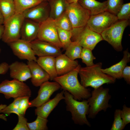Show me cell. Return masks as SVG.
I'll use <instances>...</instances> for the list:
<instances>
[{"label": "cell", "instance_id": "cell-1", "mask_svg": "<svg viewBox=\"0 0 130 130\" xmlns=\"http://www.w3.org/2000/svg\"><path fill=\"white\" fill-rule=\"evenodd\" d=\"M81 65L64 75L58 76L53 80L58 83L61 88L68 91L75 99L79 101L87 99L91 95L90 90L84 87L79 82L78 75Z\"/></svg>", "mask_w": 130, "mask_h": 130}, {"label": "cell", "instance_id": "cell-2", "mask_svg": "<svg viewBox=\"0 0 130 130\" xmlns=\"http://www.w3.org/2000/svg\"><path fill=\"white\" fill-rule=\"evenodd\" d=\"M102 65V63L99 62L90 66L81 67L78 74L81 84L85 88L96 89L104 84L114 83L116 79L104 73L101 70Z\"/></svg>", "mask_w": 130, "mask_h": 130}, {"label": "cell", "instance_id": "cell-3", "mask_svg": "<svg viewBox=\"0 0 130 130\" xmlns=\"http://www.w3.org/2000/svg\"><path fill=\"white\" fill-rule=\"evenodd\" d=\"M64 94L66 110L71 113L72 119L74 123L80 125H85L91 127V125L86 117L89 108L87 100L78 101L66 91L64 90Z\"/></svg>", "mask_w": 130, "mask_h": 130}, {"label": "cell", "instance_id": "cell-4", "mask_svg": "<svg viewBox=\"0 0 130 130\" xmlns=\"http://www.w3.org/2000/svg\"><path fill=\"white\" fill-rule=\"evenodd\" d=\"M109 89L102 86L94 89L91 96L87 99L89 106L88 114V118L93 119L100 111H106L111 106L109 101L111 96L109 93Z\"/></svg>", "mask_w": 130, "mask_h": 130}, {"label": "cell", "instance_id": "cell-5", "mask_svg": "<svg viewBox=\"0 0 130 130\" xmlns=\"http://www.w3.org/2000/svg\"><path fill=\"white\" fill-rule=\"evenodd\" d=\"M128 20H118L101 34L103 39L118 52L123 50L122 40L125 28L130 24Z\"/></svg>", "mask_w": 130, "mask_h": 130}, {"label": "cell", "instance_id": "cell-6", "mask_svg": "<svg viewBox=\"0 0 130 130\" xmlns=\"http://www.w3.org/2000/svg\"><path fill=\"white\" fill-rule=\"evenodd\" d=\"M71 32L72 41L77 42L83 48L92 50L99 42L103 40L100 34L93 31L86 25L73 28Z\"/></svg>", "mask_w": 130, "mask_h": 130}, {"label": "cell", "instance_id": "cell-7", "mask_svg": "<svg viewBox=\"0 0 130 130\" xmlns=\"http://www.w3.org/2000/svg\"><path fill=\"white\" fill-rule=\"evenodd\" d=\"M0 93L3 94L6 98L9 99L25 97H30L32 92L29 86L23 82L13 79L6 80L0 84Z\"/></svg>", "mask_w": 130, "mask_h": 130}, {"label": "cell", "instance_id": "cell-8", "mask_svg": "<svg viewBox=\"0 0 130 130\" xmlns=\"http://www.w3.org/2000/svg\"><path fill=\"white\" fill-rule=\"evenodd\" d=\"M25 19L23 13H15L4 23V29L1 38L9 44L20 39V32Z\"/></svg>", "mask_w": 130, "mask_h": 130}, {"label": "cell", "instance_id": "cell-9", "mask_svg": "<svg viewBox=\"0 0 130 130\" xmlns=\"http://www.w3.org/2000/svg\"><path fill=\"white\" fill-rule=\"evenodd\" d=\"M39 24L37 38L50 43L60 49L63 48L58 38L54 20L49 17Z\"/></svg>", "mask_w": 130, "mask_h": 130}, {"label": "cell", "instance_id": "cell-10", "mask_svg": "<svg viewBox=\"0 0 130 130\" xmlns=\"http://www.w3.org/2000/svg\"><path fill=\"white\" fill-rule=\"evenodd\" d=\"M118 20L116 15L105 11L91 15L86 25L93 31L101 34Z\"/></svg>", "mask_w": 130, "mask_h": 130}, {"label": "cell", "instance_id": "cell-11", "mask_svg": "<svg viewBox=\"0 0 130 130\" xmlns=\"http://www.w3.org/2000/svg\"><path fill=\"white\" fill-rule=\"evenodd\" d=\"M66 12L73 28L86 26L91 16L89 11L82 7L78 2L68 4Z\"/></svg>", "mask_w": 130, "mask_h": 130}, {"label": "cell", "instance_id": "cell-12", "mask_svg": "<svg viewBox=\"0 0 130 130\" xmlns=\"http://www.w3.org/2000/svg\"><path fill=\"white\" fill-rule=\"evenodd\" d=\"M40 87L36 97L30 102V107L40 106L49 100L54 92L61 88L60 85L55 81H46Z\"/></svg>", "mask_w": 130, "mask_h": 130}, {"label": "cell", "instance_id": "cell-13", "mask_svg": "<svg viewBox=\"0 0 130 130\" xmlns=\"http://www.w3.org/2000/svg\"><path fill=\"white\" fill-rule=\"evenodd\" d=\"M8 44L14 54L19 59L37 61L30 43L20 39Z\"/></svg>", "mask_w": 130, "mask_h": 130}, {"label": "cell", "instance_id": "cell-14", "mask_svg": "<svg viewBox=\"0 0 130 130\" xmlns=\"http://www.w3.org/2000/svg\"><path fill=\"white\" fill-rule=\"evenodd\" d=\"M50 8L48 1H43L37 5L25 11V18L40 24L49 17Z\"/></svg>", "mask_w": 130, "mask_h": 130}, {"label": "cell", "instance_id": "cell-15", "mask_svg": "<svg viewBox=\"0 0 130 130\" xmlns=\"http://www.w3.org/2000/svg\"><path fill=\"white\" fill-rule=\"evenodd\" d=\"M30 43L35 55L39 57L46 56L56 57L62 54L60 48L50 43L37 38Z\"/></svg>", "mask_w": 130, "mask_h": 130}, {"label": "cell", "instance_id": "cell-16", "mask_svg": "<svg viewBox=\"0 0 130 130\" xmlns=\"http://www.w3.org/2000/svg\"><path fill=\"white\" fill-rule=\"evenodd\" d=\"M27 64L31 72V82L34 86L36 87L40 86L43 83L50 79L48 74L36 61H28Z\"/></svg>", "mask_w": 130, "mask_h": 130}, {"label": "cell", "instance_id": "cell-17", "mask_svg": "<svg viewBox=\"0 0 130 130\" xmlns=\"http://www.w3.org/2000/svg\"><path fill=\"white\" fill-rule=\"evenodd\" d=\"M10 77L23 82L31 78L30 70L27 65L24 63L16 61L9 65Z\"/></svg>", "mask_w": 130, "mask_h": 130}, {"label": "cell", "instance_id": "cell-18", "mask_svg": "<svg viewBox=\"0 0 130 130\" xmlns=\"http://www.w3.org/2000/svg\"><path fill=\"white\" fill-rule=\"evenodd\" d=\"M40 24L25 18L21 28L20 39L30 43L37 38Z\"/></svg>", "mask_w": 130, "mask_h": 130}, {"label": "cell", "instance_id": "cell-19", "mask_svg": "<svg viewBox=\"0 0 130 130\" xmlns=\"http://www.w3.org/2000/svg\"><path fill=\"white\" fill-rule=\"evenodd\" d=\"M56 71L58 76L67 73L76 68L78 65L77 60L71 59L65 54L55 57Z\"/></svg>", "mask_w": 130, "mask_h": 130}, {"label": "cell", "instance_id": "cell-20", "mask_svg": "<svg viewBox=\"0 0 130 130\" xmlns=\"http://www.w3.org/2000/svg\"><path fill=\"white\" fill-rule=\"evenodd\" d=\"M130 61V53L128 49L123 52V57L121 60L118 62L112 65L109 67L105 69H101L102 71L115 79L122 78L123 71Z\"/></svg>", "mask_w": 130, "mask_h": 130}, {"label": "cell", "instance_id": "cell-21", "mask_svg": "<svg viewBox=\"0 0 130 130\" xmlns=\"http://www.w3.org/2000/svg\"><path fill=\"white\" fill-rule=\"evenodd\" d=\"M64 99V91L58 93L52 99H50L35 110L36 115L47 118L60 101Z\"/></svg>", "mask_w": 130, "mask_h": 130}, {"label": "cell", "instance_id": "cell-22", "mask_svg": "<svg viewBox=\"0 0 130 130\" xmlns=\"http://www.w3.org/2000/svg\"><path fill=\"white\" fill-rule=\"evenodd\" d=\"M38 63L48 74L50 79L58 76L56 71L55 57L52 56L39 57L37 59Z\"/></svg>", "mask_w": 130, "mask_h": 130}, {"label": "cell", "instance_id": "cell-23", "mask_svg": "<svg viewBox=\"0 0 130 130\" xmlns=\"http://www.w3.org/2000/svg\"><path fill=\"white\" fill-rule=\"evenodd\" d=\"M77 2L89 11L91 15H96L106 10L107 0L100 2L96 0H78Z\"/></svg>", "mask_w": 130, "mask_h": 130}, {"label": "cell", "instance_id": "cell-24", "mask_svg": "<svg viewBox=\"0 0 130 130\" xmlns=\"http://www.w3.org/2000/svg\"><path fill=\"white\" fill-rule=\"evenodd\" d=\"M50 8L49 17L55 19L66 11L68 3L66 0H49Z\"/></svg>", "mask_w": 130, "mask_h": 130}, {"label": "cell", "instance_id": "cell-25", "mask_svg": "<svg viewBox=\"0 0 130 130\" xmlns=\"http://www.w3.org/2000/svg\"><path fill=\"white\" fill-rule=\"evenodd\" d=\"M0 11L4 22L15 14L14 0H0Z\"/></svg>", "mask_w": 130, "mask_h": 130}, {"label": "cell", "instance_id": "cell-26", "mask_svg": "<svg viewBox=\"0 0 130 130\" xmlns=\"http://www.w3.org/2000/svg\"><path fill=\"white\" fill-rule=\"evenodd\" d=\"M43 0H14L15 13L22 14L26 10L39 4Z\"/></svg>", "mask_w": 130, "mask_h": 130}, {"label": "cell", "instance_id": "cell-27", "mask_svg": "<svg viewBox=\"0 0 130 130\" xmlns=\"http://www.w3.org/2000/svg\"><path fill=\"white\" fill-rule=\"evenodd\" d=\"M82 47L77 42L72 41L65 49V54L72 60L80 58Z\"/></svg>", "mask_w": 130, "mask_h": 130}, {"label": "cell", "instance_id": "cell-28", "mask_svg": "<svg viewBox=\"0 0 130 130\" xmlns=\"http://www.w3.org/2000/svg\"><path fill=\"white\" fill-rule=\"evenodd\" d=\"M54 20L56 26L59 28L70 31L73 28L71 22L66 12Z\"/></svg>", "mask_w": 130, "mask_h": 130}, {"label": "cell", "instance_id": "cell-29", "mask_svg": "<svg viewBox=\"0 0 130 130\" xmlns=\"http://www.w3.org/2000/svg\"><path fill=\"white\" fill-rule=\"evenodd\" d=\"M47 118L37 116L35 120L31 123H27L28 127L30 130H48Z\"/></svg>", "mask_w": 130, "mask_h": 130}, {"label": "cell", "instance_id": "cell-30", "mask_svg": "<svg viewBox=\"0 0 130 130\" xmlns=\"http://www.w3.org/2000/svg\"><path fill=\"white\" fill-rule=\"evenodd\" d=\"M57 29L59 40L63 48L65 50L72 41L71 32L64 30L57 27Z\"/></svg>", "mask_w": 130, "mask_h": 130}, {"label": "cell", "instance_id": "cell-31", "mask_svg": "<svg viewBox=\"0 0 130 130\" xmlns=\"http://www.w3.org/2000/svg\"><path fill=\"white\" fill-rule=\"evenodd\" d=\"M92 51L88 48H83L80 58L87 66H90L94 64L93 61L96 59V58L93 55Z\"/></svg>", "mask_w": 130, "mask_h": 130}, {"label": "cell", "instance_id": "cell-32", "mask_svg": "<svg viewBox=\"0 0 130 130\" xmlns=\"http://www.w3.org/2000/svg\"><path fill=\"white\" fill-rule=\"evenodd\" d=\"M22 97H20L15 99L8 106H6L0 111L2 113L9 116L10 114L13 113L17 115L19 114L18 108L20 101Z\"/></svg>", "mask_w": 130, "mask_h": 130}, {"label": "cell", "instance_id": "cell-33", "mask_svg": "<svg viewBox=\"0 0 130 130\" xmlns=\"http://www.w3.org/2000/svg\"><path fill=\"white\" fill-rule=\"evenodd\" d=\"M120 109H116L114 112V121L110 130H122L126 126L124 125L121 116Z\"/></svg>", "mask_w": 130, "mask_h": 130}, {"label": "cell", "instance_id": "cell-34", "mask_svg": "<svg viewBox=\"0 0 130 130\" xmlns=\"http://www.w3.org/2000/svg\"><path fill=\"white\" fill-rule=\"evenodd\" d=\"M106 11L116 15L122 5L124 0H107Z\"/></svg>", "mask_w": 130, "mask_h": 130}, {"label": "cell", "instance_id": "cell-35", "mask_svg": "<svg viewBox=\"0 0 130 130\" xmlns=\"http://www.w3.org/2000/svg\"><path fill=\"white\" fill-rule=\"evenodd\" d=\"M118 20H128L130 17V3L124 4L116 15Z\"/></svg>", "mask_w": 130, "mask_h": 130}, {"label": "cell", "instance_id": "cell-36", "mask_svg": "<svg viewBox=\"0 0 130 130\" xmlns=\"http://www.w3.org/2000/svg\"><path fill=\"white\" fill-rule=\"evenodd\" d=\"M29 97H22L20 101L18 108V111L19 114L24 115L27 109L30 107Z\"/></svg>", "mask_w": 130, "mask_h": 130}, {"label": "cell", "instance_id": "cell-37", "mask_svg": "<svg viewBox=\"0 0 130 130\" xmlns=\"http://www.w3.org/2000/svg\"><path fill=\"white\" fill-rule=\"evenodd\" d=\"M18 122L16 126L13 129V130H29L27 125V119L24 115L19 114Z\"/></svg>", "mask_w": 130, "mask_h": 130}, {"label": "cell", "instance_id": "cell-38", "mask_svg": "<svg viewBox=\"0 0 130 130\" xmlns=\"http://www.w3.org/2000/svg\"><path fill=\"white\" fill-rule=\"evenodd\" d=\"M121 116L124 125L126 126L130 122V108L125 104L121 110Z\"/></svg>", "mask_w": 130, "mask_h": 130}, {"label": "cell", "instance_id": "cell-39", "mask_svg": "<svg viewBox=\"0 0 130 130\" xmlns=\"http://www.w3.org/2000/svg\"><path fill=\"white\" fill-rule=\"evenodd\" d=\"M122 78H123L126 83L130 84V66L126 65L124 68L122 75Z\"/></svg>", "mask_w": 130, "mask_h": 130}, {"label": "cell", "instance_id": "cell-40", "mask_svg": "<svg viewBox=\"0 0 130 130\" xmlns=\"http://www.w3.org/2000/svg\"><path fill=\"white\" fill-rule=\"evenodd\" d=\"M9 65L6 62H3L0 64V74H6L9 70Z\"/></svg>", "mask_w": 130, "mask_h": 130}, {"label": "cell", "instance_id": "cell-41", "mask_svg": "<svg viewBox=\"0 0 130 130\" xmlns=\"http://www.w3.org/2000/svg\"><path fill=\"white\" fill-rule=\"evenodd\" d=\"M6 106V104H0V111ZM0 119H2L5 121H6L7 120L6 116L3 114H0Z\"/></svg>", "mask_w": 130, "mask_h": 130}, {"label": "cell", "instance_id": "cell-42", "mask_svg": "<svg viewBox=\"0 0 130 130\" xmlns=\"http://www.w3.org/2000/svg\"><path fill=\"white\" fill-rule=\"evenodd\" d=\"M4 29V25H0V39H1Z\"/></svg>", "mask_w": 130, "mask_h": 130}, {"label": "cell", "instance_id": "cell-43", "mask_svg": "<svg viewBox=\"0 0 130 130\" xmlns=\"http://www.w3.org/2000/svg\"><path fill=\"white\" fill-rule=\"evenodd\" d=\"M4 22V19L0 11V25L3 24Z\"/></svg>", "mask_w": 130, "mask_h": 130}, {"label": "cell", "instance_id": "cell-44", "mask_svg": "<svg viewBox=\"0 0 130 130\" xmlns=\"http://www.w3.org/2000/svg\"><path fill=\"white\" fill-rule=\"evenodd\" d=\"M78 0H66L67 3L68 4L77 2Z\"/></svg>", "mask_w": 130, "mask_h": 130}, {"label": "cell", "instance_id": "cell-45", "mask_svg": "<svg viewBox=\"0 0 130 130\" xmlns=\"http://www.w3.org/2000/svg\"><path fill=\"white\" fill-rule=\"evenodd\" d=\"M44 1H48L49 0H43Z\"/></svg>", "mask_w": 130, "mask_h": 130}, {"label": "cell", "instance_id": "cell-46", "mask_svg": "<svg viewBox=\"0 0 130 130\" xmlns=\"http://www.w3.org/2000/svg\"><path fill=\"white\" fill-rule=\"evenodd\" d=\"M1 52V49L0 48V52Z\"/></svg>", "mask_w": 130, "mask_h": 130}]
</instances>
